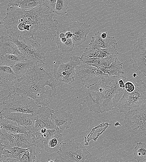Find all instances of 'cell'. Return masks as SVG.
<instances>
[{"mask_svg":"<svg viewBox=\"0 0 146 162\" xmlns=\"http://www.w3.org/2000/svg\"><path fill=\"white\" fill-rule=\"evenodd\" d=\"M6 16L0 21L10 36L54 40L58 31V21L53 20L54 15L44 5L30 10L23 11L10 7Z\"/></svg>","mask_w":146,"mask_h":162,"instance_id":"1","label":"cell"},{"mask_svg":"<svg viewBox=\"0 0 146 162\" xmlns=\"http://www.w3.org/2000/svg\"><path fill=\"white\" fill-rule=\"evenodd\" d=\"M11 82L16 94L30 98L42 106L48 107L56 95L57 80L39 64L34 65L24 75Z\"/></svg>","mask_w":146,"mask_h":162,"instance_id":"2","label":"cell"},{"mask_svg":"<svg viewBox=\"0 0 146 162\" xmlns=\"http://www.w3.org/2000/svg\"><path fill=\"white\" fill-rule=\"evenodd\" d=\"M124 76L109 77L88 88L84 101L89 110L103 113L117 107L125 91Z\"/></svg>","mask_w":146,"mask_h":162,"instance_id":"3","label":"cell"},{"mask_svg":"<svg viewBox=\"0 0 146 162\" xmlns=\"http://www.w3.org/2000/svg\"><path fill=\"white\" fill-rule=\"evenodd\" d=\"M9 37L18 48L23 59L37 64L45 63V52L36 40L22 36H10Z\"/></svg>","mask_w":146,"mask_h":162,"instance_id":"4","label":"cell"},{"mask_svg":"<svg viewBox=\"0 0 146 162\" xmlns=\"http://www.w3.org/2000/svg\"><path fill=\"white\" fill-rule=\"evenodd\" d=\"M131 79L135 85V90L130 93L125 91L116 107L120 112L125 114L146 102V83L137 76Z\"/></svg>","mask_w":146,"mask_h":162,"instance_id":"5","label":"cell"},{"mask_svg":"<svg viewBox=\"0 0 146 162\" xmlns=\"http://www.w3.org/2000/svg\"><path fill=\"white\" fill-rule=\"evenodd\" d=\"M124 122L130 132L146 136V102L125 114Z\"/></svg>","mask_w":146,"mask_h":162,"instance_id":"6","label":"cell"},{"mask_svg":"<svg viewBox=\"0 0 146 162\" xmlns=\"http://www.w3.org/2000/svg\"><path fill=\"white\" fill-rule=\"evenodd\" d=\"M57 153L62 162H85L92 157L87 149L74 138L63 143Z\"/></svg>","mask_w":146,"mask_h":162,"instance_id":"7","label":"cell"},{"mask_svg":"<svg viewBox=\"0 0 146 162\" xmlns=\"http://www.w3.org/2000/svg\"><path fill=\"white\" fill-rule=\"evenodd\" d=\"M81 61V58L75 55L71 57L70 61L66 63L57 60L54 65V77L60 82L71 84L75 81L76 67Z\"/></svg>","mask_w":146,"mask_h":162,"instance_id":"8","label":"cell"},{"mask_svg":"<svg viewBox=\"0 0 146 162\" xmlns=\"http://www.w3.org/2000/svg\"><path fill=\"white\" fill-rule=\"evenodd\" d=\"M75 73L81 83L87 88L109 77L100 69L81 61L76 67Z\"/></svg>","mask_w":146,"mask_h":162,"instance_id":"9","label":"cell"},{"mask_svg":"<svg viewBox=\"0 0 146 162\" xmlns=\"http://www.w3.org/2000/svg\"><path fill=\"white\" fill-rule=\"evenodd\" d=\"M41 106L30 98L21 97L15 93L2 111L34 114Z\"/></svg>","mask_w":146,"mask_h":162,"instance_id":"10","label":"cell"},{"mask_svg":"<svg viewBox=\"0 0 146 162\" xmlns=\"http://www.w3.org/2000/svg\"><path fill=\"white\" fill-rule=\"evenodd\" d=\"M130 62L132 68L146 77V32L134 44Z\"/></svg>","mask_w":146,"mask_h":162,"instance_id":"11","label":"cell"},{"mask_svg":"<svg viewBox=\"0 0 146 162\" xmlns=\"http://www.w3.org/2000/svg\"><path fill=\"white\" fill-rule=\"evenodd\" d=\"M0 141L5 147L27 149L33 145L36 146L34 135L31 131L27 134H13L0 131Z\"/></svg>","mask_w":146,"mask_h":162,"instance_id":"12","label":"cell"},{"mask_svg":"<svg viewBox=\"0 0 146 162\" xmlns=\"http://www.w3.org/2000/svg\"><path fill=\"white\" fill-rule=\"evenodd\" d=\"M53 110L48 107L41 106L36 112L33 114L35 120L34 133L43 128L53 129L56 127L52 117Z\"/></svg>","mask_w":146,"mask_h":162,"instance_id":"13","label":"cell"},{"mask_svg":"<svg viewBox=\"0 0 146 162\" xmlns=\"http://www.w3.org/2000/svg\"><path fill=\"white\" fill-rule=\"evenodd\" d=\"M0 116L15 122L31 131L34 130L35 120L33 114L1 111Z\"/></svg>","mask_w":146,"mask_h":162,"instance_id":"14","label":"cell"},{"mask_svg":"<svg viewBox=\"0 0 146 162\" xmlns=\"http://www.w3.org/2000/svg\"><path fill=\"white\" fill-rule=\"evenodd\" d=\"M90 26L79 21H76L71 25L67 30L73 35L72 42L75 45L82 44L86 40L88 34L90 31Z\"/></svg>","mask_w":146,"mask_h":162,"instance_id":"15","label":"cell"},{"mask_svg":"<svg viewBox=\"0 0 146 162\" xmlns=\"http://www.w3.org/2000/svg\"><path fill=\"white\" fill-rule=\"evenodd\" d=\"M52 117L56 127L63 131L69 128L74 116L69 112L61 108L53 110Z\"/></svg>","mask_w":146,"mask_h":162,"instance_id":"16","label":"cell"},{"mask_svg":"<svg viewBox=\"0 0 146 162\" xmlns=\"http://www.w3.org/2000/svg\"><path fill=\"white\" fill-rule=\"evenodd\" d=\"M15 93L12 82L0 77V112Z\"/></svg>","mask_w":146,"mask_h":162,"instance_id":"17","label":"cell"},{"mask_svg":"<svg viewBox=\"0 0 146 162\" xmlns=\"http://www.w3.org/2000/svg\"><path fill=\"white\" fill-rule=\"evenodd\" d=\"M0 131L13 134H27L30 131L15 122L0 116Z\"/></svg>","mask_w":146,"mask_h":162,"instance_id":"18","label":"cell"},{"mask_svg":"<svg viewBox=\"0 0 146 162\" xmlns=\"http://www.w3.org/2000/svg\"><path fill=\"white\" fill-rule=\"evenodd\" d=\"M101 33L100 31H98L92 37V39L89 44V47L103 50L117 45L116 40L114 37L107 35L106 38L103 39L101 36Z\"/></svg>","mask_w":146,"mask_h":162,"instance_id":"19","label":"cell"},{"mask_svg":"<svg viewBox=\"0 0 146 162\" xmlns=\"http://www.w3.org/2000/svg\"><path fill=\"white\" fill-rule=\"evenodd\" d=\"M60 130L46 140L43 142V149L48 152L53 153L57 152L61 149V145L62 143L63 137Z\"/></svg>","mask_w":146,"mask_h":162,"instance_id":"20","label":"cell"},{"mask_svg":"<svg viewBox=\"0 0 146 162\" xmlns=\"http://www.w3.org/2000/svg\"><path fill=\"white\" fill-rule=\"evenodd\" d=\"M0 39V53L1 55L21 54L17 46L9 36L2 35Z\"/></svg>","mask_w":146,"mask_h":162,"instance_id":"21","label":"cell"},{"mask_svg":"<svg viewBox=\"0 0 146 162\" xmlns=\"http://www.w3.org/2000/svg\"><path fill=\"white\" fill-rule=\"evenodd\" d=\"M43 0H11L8 7L17 8L25 11L31 10L35 7L43 4Z\"/></svg>","mask_w":146,"mask_h":162,"instance_id":"22","label":"cell"},{"mask_svg":"<svg viewBox=\"0 0 146 162\" xmlns=\"http://www.w3.org/2000/svg\"><path fill=\"white\" fill-rule=\"evenodd\" d=\"M56 43L58 48L62 52L71 51L75 46L72 39L67 38L63 30L57 32Z\"/></svg>","mask_w":146,"mask_h":162,"instance_id":"23","label":"cell"},{"mask_svg":"<svg viewBox=\"0 0 146 162\" xmlns=\"http://www.w3.org/2000/svg\"><path fill=\"white\" fill-rule=\"evenodd\" d=\"M36 64H37L23 59L16 63L12 68L17 79L24 75L32 67Z\"/></svg>","mask_w":146,"mask_h":162,"instance_id":"24","label":"cell"},{"mask_svg":"<svg viewBox=\"0 0 146 162\" xmlns=\"http://www.w3.org/2000/svg\"><path fill=\"white\" fill-rule=\"evenodd\" d=\"M123 64V62H121L117 59L110 66L99 69L103 72L108 74L109 77L121 75V74L124 73V72L122 70Z\"/></svg>","mask_w":146,"mask_h":162,"instance_id":"25","label":"cell"},{"mask_svg":"<svg viewBox=\"0 0 146 162\" xmlns=\"http://www.w3.org/2000/svg\"><path fill=\"white\" fill-rule=\"evenodd\" d=\"M26 149L17 147H5L2 156L15 158L19 160L22 156L21 154L24 153Z\"/></svg>","mask_w":146,"mask_h":162,"instance_id":"26","label":"cell"},{"mask_svg":"<svg viewBox=\"0 0 146 162\" xmlns=\"http://www.w3.org/2000/svg\"><path fill=\"white\" fill-rule=\"evenodd\" d=\"M134 157L138 162H146V142H138L134 148Z\"/></svg>","mask_w":146,"mask_h":162,"instance_id":"27","label":"cell"},{"mask_svg":"<svg viewBox=\"0 0 146 162\" xmlns=\"http://www.w3.org/2000/svg\"><path fill=\"white\" fill-rule=\"evenodd\" d=\"M23 59L21 54H6L2 55L1 64L12 67L16 63Z\"/></svg>","mask_w":146,"mask_h":162,"instance_id":"28","label":"cell"},{"mask_svg":"<svg viewBox=\"0 0 146 162\" xmlns=\"http://www.w3.org/2000/svg\"><path fill=\"white\" fill-rule=\"evenodd\" d=\"M0 77L11 82L16 79L12 68L2 64H0Z\"/></svg>","mask_w":146,"mask_h":162,"instance_id":"29","label":"cell"},{"mask_svg":"<svg viewBox=\"0 0 146 162\" xmlns=\"http://www.w3.org/2000/svg\"><path fill=\"white\" fill-rule=\"evenodd\" d=\"M36 148L33 145L27 149L19 160L20 162H35Z\"/></svg>","mask_w":146,"mask_h":162,"instance_id":"30","label":"cell"},{"mask_svg":"<svg viewBox=\"0 0 146 162\" xmlns=\"http://www.w3.org/2000/svg\"><path fill=\"white\" fill-rule=\"evenodd\" d=\"M68 2L67 0H57L54 12L59 15H65L67 14Z\"/></svg>","mask_w":146,"mask_h":162,"instance_id":"31","label":"cell"},{"mask_svg":"<svg viewBox=\"0 0 146 162\" xmlns=\"http://www.w3.org/2000/svg\"><path fill=\"white\" fill-rule=\"evenodd\" d=\"M80 58L81 61L86 64L100 69L102 59L93 58L83 56H81Z\"/></svg>","mask_w":146,"mask_h":162,"instance_id":"32","label":"cell"},{"mask_svg":"<svg viewBox=\"0 0 146 162\" xmlns=\"http://www.w3.org/2000/svg\"><path fill=\"white\" fill-rule=\"evenodd\" d=\"M100 51L101 49L94 47H86L81 56L98 58Z\"/></svg>","mask_w":146,"mask_h":162,"instance_id":"33","label":"cell"},{"mask_svg":"<svg viewBox=\"0 0 146 162\" xmlns=\"http://www.w3.org/2000/svg\"><path fill=\"white\" fill-rule=\"evenodd\" d=\"M117 59V55H109L106 58L102 59L100 68L110 66L113 62Z\"/></svg>","mask_w":146,"mask_h":162,"instance_id":"34","label":"cell"},{"mask_svg":"<svg viewBox=\"0 0 146 162\" xmlns=\"http://www.w3.org/2000/svg\"><path fill=\"white\" fill-rule=\"evenodd\" d=\"M135 85L131 78L129 80L127 79L125 83V91L129 93L132 92L135 90Z\"/></svg>","mask_w":146,"mask_h":162,"instance_id":"35","label":"cell"},{"mask_svg":"<svg viewBox=\"0 0 146 162\" xmlns=\"http://www.w3.org/2000/svg\"><path fill=\"white\" fill-rule=\"evenodd\" d=\"M57 0H43V4L49 10L54 12Z\"/></svg>","mask_w":146,"mask_h":162,"instance_id":"36","label":"cell"},{"mask_svg":"<svg viewBox=\"0 0 146 162\" xmlns=\"http://www.w3.org/2000/svg\"><path fill=\"white\" fill-rule=\"evenodd\" d=\"M102 50L107 54L108 55H117L119 52L117 51L116 46H112Z\"/></svg>","mask_w":146,"mask_h":162,"instance_id":"37","label":"cell"},{"mask_svg":"<svg viewBox=\"0 0 146 162\" xmlns=\"http://www.w3.org/2000/svg\"><path fill=\"white\" fill-rule=\"evenodd\" d=\"M0 162H20V161L16 159L5 157L2 156L1 158L0 159Z\"/></svg>","mask_w":146,"mask_h":162,"instance_id":"38","label":"cell"},{"mask_svg":"<svg viewBox=\"0 0 146 162\" xmlns=\"http://www.w3.org/2000/svg\"><path fill=\"white\" fill-rule=\"evenodd\" d=\"M4 147L5 146L0 141V159L2 157V155L3 149Z\"/></svg>","mask_w":146,"mask_h":162,"instance_id":"39","label":"cell"},{"mask_svg":"<svg viewBox=\"0 0 146 162\" xmlns=\"http://www.w3.org/2000/svg\"><path fill=\"white\" fill-rule=\"evenodd\" d=\"M46 162H59V160L56 159L54 160H51L50 159V157H48V158Z\"/></svg>","mask_w":146,"mask_h":162,"instance_id":"40","label":"cell"},{"mask_svg":"<svg viewBox=\"0 0 146 162\" xmlns=\"http://www.w3.org/2000/svg\"><path fill=\"white\" fill-rule=\"evenodd\" d=\"M115 126H121V125L119 123V122H116L115 124L114 125Z\"/></svg>","mask_w":146,"mask_h":162,"instance_id":"41","label":"cell"},{"mask_svg":"<svg viewBox=\"0 0 146 162\" xmlns=\"http://www.w3.org/2000/svg\"><path fill=\"white\" fill-rule=\"evenodd\" d=\"M137 74L135 73H134L133 74V77L135 78L137 76Z\"/></svg>","mask_w":146,"mask_h":162,"instance_id":"42","label":"cell"},{"mask_svg":"<svg viewBox=\"0 0 146 162\" xmlns=\"http://www.w3.org/2000/svg\"><path fill=\"white\" fill-rule=\"evenodd\" d=\"M1 57H2V55H1L0 53V64H1Z\"/></svg>","mask_w":146,"mask_h":162,"instance_id":"43","label":"cell"}]
</instances>
